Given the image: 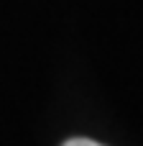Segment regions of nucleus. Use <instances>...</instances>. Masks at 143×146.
I'll return each mask as SVG.
<instances>
[{
  "instance_id": "1",
  "label": "nucleus",
  "mask_w": 143,
  "mask_h": 146,
  "mask_svg": "<svg viewBox=\"0 0 143 146\" xmlns=\"http://www.w3.org/2000/svg\"><path fill=\"white\" fill-rule=\"evenodd\" d=\"M61 146H102L100 141H92V139H69Z\"/></svg>"
}]
</instances>
